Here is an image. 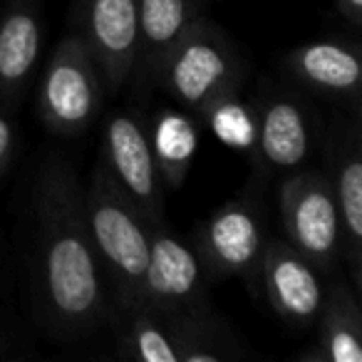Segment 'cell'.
I'll list each match as a JSON object with an SVG mask.
<instances>
[{"instance_id":"6da1fadb","label":"cell","mask_w":362,"mask_h":362,"mask_svg":"<svg viewBox=\"0 0 362 362\" xmlns=\"http://www.w3.org/2000/svg\"><path fill=\"white\" fill-rule=\"evenodd\" d=\"M33 281L37 313L57 335L95 330L110 313L105 268L87 233L82 184L60 156H50L37 174Z\"/></svg>"},{"instance_id":"7a4b0ae2","label":"cell","mask_w":362,"mask_h":362,"mask_svg":"<svg viewBox=\"0 0 362 362\" xmlns=\"http://www.w3.org/2000/svg\"><path fill=\"white\" fill-rule=\"evenodd\" d=\"M85 223L95 253L105 268L107 286L115 291L112 308L144 303V273L149 261V223L112 187L100 164L82 187Z\"/></svg>"},{"instance_id":"3957f363","label":"cell","mask_w":362,"mask_h":362,"mask_svg":"<svg viewBox=\"0 0 362 362\" xmlns=\"http://www.w3.org/2000/svg\"><path fill=\"white\" fill-rule=\"evenodd\" d=\"M241 62L214 23L199 18L176 42L159 72L156 85L164 87L181 107L202 115L223 92H236Z\"/></svg>"},{"instance_id":"277c9868","label":"cell","mask_w":362,"mask_h":362,"mask_svg":"<svg viewBox=\"0 0 362 362\" xmlns=\"http://www.w3.org/2000/svg\"><path fill=\"white\" fill-rule=\"evenodd\" d=\"M102 107V77L80 35L55 47L37 90V112L47 129L77 134L95 122Z\"/></svg>"},{"instance_id":"5b68a950","label":"cell","mask_w":362,"mask_h":362,"mask_svg":"<svg viewBox=\"0 0 362 362\" xmlns=\"http://www.w3.org/2000/svg\"><path fill=\"white\" fill-rule=\"evenodd\" d=\"M100 169L149 226L166 221L164 181L151 156L146 127L134 115L117 112L105 122Z\"/></svg>"},{"instance_id":"8992f818","label":"cell","mask_w":362,"mask_h":362,"mask_svg":"<svg viewBox=\"0 0 362 362\" xmlns=\"http://www.w3.org/2000/svg\"><path fill=\"white\" fill-rule=\"evenodd\" d=\"M278 202L288 243L320 273H330L340 256V216L330 176L298 171L283 181Z\"/></svg>"},{"instance_id":"52a82bcc","label":"cell","mask_w":362,"mask_h":362,"mask_svg":"<svg viewBox=\"0 0 362 362\" xmlns=\"http://www.w3.org/2000/svg\"><path fill=\"white\" fill-rule=\"evenodd\" d=\"M144 303L171 315L206 308L204 263L197 248L176 238L166 221L149 226V261L144 273Z\"/></svg>"},{"instance_id":"ba28073f","label":"cell","mask_w":362,"mask_h":362,"mask_svg":"<svg viewBox=\"0 0 362 362\" xmlns=\"http://www.w3.org/2000/svg\"><path fill=\"white\" fill-rule=\"evenodd\" d=\"M266 248L261 211L248 199L228 202L202 226L197 253L218 276H238L253 286Z\"/></svg>"},{"instance_id":"9c48e42d","label":"cell","mask_w":362,"mask_h":362,"mask_svg":"<svg viewBox=\"0 0 362 362\" xmlns=\"http://www.w3.org/2000/svg\"><path fill=\"white\" fill-rule=\"evenodd\" d=\"M77 35L95 57L100 77L112 92L132 80L139 30V0H85Z\"/></svg>"},{"instance_id":"30bf717a","label":"cell","mask_w":362,"mask_h":362,"mask_svg":"<svg viewBox=\"0 0 362 362\" xmlns=\"http://www.w3.org/2000/svg\"><path fill=\"white\" fill-rule=\"evenodd\" d=\"M261 281L273 310L298 327L317 320L325 283L320 271L288 241L268 238L261 256Z\"/></svg>"},{"instance_id":"8fae6325","label":"cell","mask_w":362,"mask_h":362,"mask_svg":"<svg viewBox=\"0 0 362 362\" xmlns=\"http://www.w3.org/2000/svg\"><path fill=\"white\" fill-rule=\"evenodd\" d=\"M206 0H139V30L132 77L139 87H151L176 42L204 18Z\"/></svg>"},{"instance_id":"7c38bea8","label":"cell","mask_w":362,"mask_h":362,"mask_svg":"<svg viewBox=\"0 0 362 362\" xmlns=\"http://www.w3.org/2000/svg\"><path fill=\"white\" fill-rule=\"evenodd\" d=\"M42 23L37 0H8L0 13V100L16 102L40 60Z\"/></svg>"},{"instance_id":"4fadbf2b","label":"cell","mask_w":362,"mask_h":362,"mask_svg":"<svg viewBox=\"0 0 362 362\" xmlns=\"http://www.w3.org/2000/svg\"><path fill=\"white\" fill-rule=\"evenodd\" d=\"M330 187L340 216V248L357 293L362 286V156L357 129H350L337 144Z\"/></svg>"},{"instance_id":"5bb4252c","label":"cell","mask_w":362,"mask_h":362,"mask_svg":"<svg viewBox=\"0 0 362 362\" xmlns=\"http://www.w3.org/2000/svg\"><path fill=\"white\" fill-rule=\"evenodd\" d=\"M256 154L268 169H298L313 146L308 112L291 97H273L256 112Z\"/></svg>"},{"instance_id":"9a60e30c","label":"cell","mask_w":362,"mask_h":362,"mask_svg":"<svg viewBox=\"0 0 362 362\" xmlns=\"http://www.w3.org/2000/svg\"><path fill=\"white\" fill-rule=\"evenodd\" d=\"M315 322L320 325L317 350L310 357L327 362H362V313L357 293L347 283H327Z\"/></svg>"},{"instance_id":"2e32d148","label":"cell","mask_w":362,"mask_h":362,"mask_svg":"<svg viewBox=\"0 0 362 362\" xmlns=\"http://www.w3.org/2000/svg\"><path fill=\"white\" fill-rule=\"evenodd\" d=\"M286 67L317 92L345 97L360 90V55L347 42L320 40L300 45L288 55Z\"/></svg>"},{"instance_id":"e0dca14e","label":"cell","mask_w":362,"mask_h":362,"mask_svg":"<svg viewBox=\"0 0 362 362\" xmlns=\"http://www.w3.org/2000/svg\"><path fill=\"white\" fill-rule=\"evenodd\" d=\"M115 335L124 357L141 362H179L174 315L149 303L115 308Z\"/></svg>"},{"instance_id":"ac0fdd59","label":"cell","mask_w":362,"mask_h":362,"mask_svg":"<svg viewBox=\"0 0 362 362\" xmlns=\"http://www.w3.org/2000/svg\"><path fill=\"white\" fill-rule=\"evenodd\" d=\"M146 134H149L151 156H154L161 181L169 189H179L189 176L194 154H197V124L192 122V117L181 115V112L164 110L156 115L151 132Z\"/></svg>"},{"instance_id":"d6986e66","label":"cell","mask_w":362,"mask_h":362,"mask_svg":"<svg viewBox=\"0 0 362 362\" xmlns=\"http://www.w3.org/2000/svg\"><path fill=\"white\" fill-rule=\"evenodd\" d=\"M174 335L179 362H228L241 357L238 342L209 308L174 315Z\"/></svg>"},{"instance_id":"ffe728a7","label":"cell","mask_w":362,"mask_h":362,"mask_svg":"<svg viewBox=\"0 0 362 362\" xmlns=\"http://www.w3.org/2000/svg\"><path fill=\"white\" fill-rule=\"evenodd\" d=\"M209 129L214 132L221 144L238 151H256L258 139V122L256 112L248 105H243L236 97V92H223L202 112Z\"/></svg>"},{"instance_id":"44dd1931","label":"cell","mask_w":362,"mask_h":362,"mask_svg":"<svg viewBox=\"0 0 362 362\" xmlns=\"http://www.w3.org/2000/svg\"><path fill=\"white\" fill-rule=\"evenodd\" d=\"M13 149H16V127L11 117L0 112V174L11 164Z\"/></svg>"},{"instance_id":"7402d4cb","label":"cell","mask_w":362,"mask_h":362,"mask_svg":"<svg viewBox=\"0 0 362 362\" xmlns=\"http://www.w3.org/2000/svg\"><path fill=\"white\" fill-rule=\"evenodd\" d=\"M337 11H340L342 18H347L352 25H360V21H362V0H337Z\"/></svg>"}]
</instances>
